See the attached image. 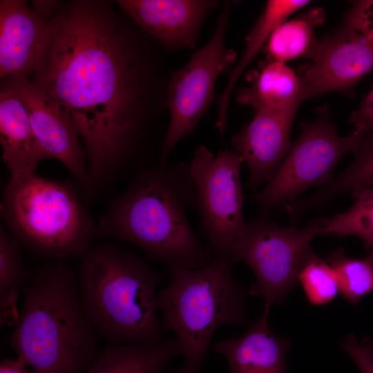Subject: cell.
Wrapping results in <instances>:
<instances>
[{"label": "cell", "mask_w": 373, "mask_h": 373, "mask_svg": "<svg viewBox=\"0 0 373 373\" xmlns=\"http://www.w3.org/2000/svg\"><path fill=\"white\" fill-rule=\"evenodd\" d=\"M232 267L228 259L215 258L201 268L172 269L158 291L162 323L173 332L184 358L173 373H200L216 330L245 322L247 293Z\"/></svg>", "instance_id": "5"}, {"label": "cell", "mask_w": 373, "mask_h": 373, "mask_svg": "<svg viewBox=\"0 0 373 373\" xmlns=\"http://www.w3.org/2000/svg\"><path fill=\"white\" fill-rule=\"evenodd\" d=\"M243 162L235 151H220L213 155L206 146H199L189 165L195 186L194 206L200 215V230L208 249L218 258L227 259L245 225L240 180Z\"/></svg>", "instance_id": "10"}, {"label": "cell", "mask_w": 373, "mask_h": 373, "mask_svg": "<svg viewBox=\"0 0 373 373\" xmlns=\"http://www.w3.org/2000/svg\"><path fill=\"white\" fill-rule=\"evenodd\" d=\"M0 86L14 93L23 103L33 132L49 158L59 161L80 187L92 191L86 155L70 117L41 88L28 77L10 76Z\"/></svg>", "instance_id": "11"}, {"label": "cell", "mask_w": 373, "mask_h": 373, "mask_svg": "<svg viewBox=\"0 0 373 373\" xmlns=\"http://www.w3.org/2000/svg\"><path fill=\"white\" fill-rule=\"evenodd\" d=\"M341 347L361 373H373V339L350 334L342 340Z\"/></svg>", "instance_id": "27"}, {"label": "cell", "mask_w": 373, "mask_h": 373, "mask_svg": "<svg viewBox=\"0 0 373 373\" xmlns=\"http://www.w3.org/2000/svg\"><path fill=\"white\" fill-rule=\"evenodd\" d=\"M344 24L373 40V0L354 3Z\"/></svg>", "instance_id": "28"}, {"label": "cell", "mask_w": 373, "mask_h": 373, "mask_svg": "<svg viewBox=\"0 0 373 373\" xmlns=\"http://www.w3.org/2000/svg\"><path fill=\"white\" fill-rule=\"evenodd\" d=\"M167 52L115 1L63 2L30 75L70 117L93 189L160 150L172 70Z\"/></svg>", "instance_id": "1"}, {"label": "cell", "mask_w": 373, "mask_h": 373, "mask_svg": "<svg viewBox=\"0 0 373 373\" xmlns=\"http://www.w3.org/2000/svg\"><path fill=\"white\" fill-rule=\"evenodd\" d=\"M19 240L0 226V321L1 325H15L19 313L17 303L19 291L28 280Z\"/></svg>", "instance_id": "22"}, {"label": "cell", "mask_w": 373, "mask_h": 373, "mask_svg": "<svg viewBox=\"0 0 373 373\" xmlns=\"http://www.w3.org/2000/svg\"><path fill=\"white\" fill-rule=\"evenodd\" d=\"M84 311L111 345L164 341L157 316L160 276L140 256L113 244L91 247L77 276Z\"/></svg>", "instance_id": "4"}, {"label": "cell", "mask_w": 373, "mask_h": 373, "mask_svg": "<svg viewBox=\"0 0 373 373\" xmlns=\"http://www.w3.org/2000/svg\"><path fill=\"white\" fill-rule=\"evenodd\" d=\"M230 10L231 3H225L209 41L192 54L184 66L171 71L167 91L169 119L160 164L167 162L175 146L197 126L213 101L218 78L236 61V53L225 41Z\"/></svg>", "instance_id": "9"}, {"label": "cell", "mask_w": 373, "mask_h": 373, "mask_svg": "<svg viewBox=\"0 0 373 373\" xmlns=\"http://www.w3.org/2000/svg\"><path fill=\"white\" fill-rule=\"evenodd\" d=\"M327 261L335 271L340 293L352 305L373 292V251L363 258L347 256L342 248L329 255Z\"/></svg>", "instance_id": "25"}, {"label": "cell", "mask_w": 373, "mask_h": 373, "mask_svg": "<svg viewBox=\"0 0 373 373\" xmlns=\"http://www.w3.org/2000/svg\"><path fill=\"white\" fill-rule=\"evenodd\" d=\"M298 283L308 301L314 305H324L340 293L336 274L327 261L314 253L302 268Z\"/></svg>", "instance_id": "26"}, {"label": "cell", "mask_w": 373, "mask_h": 373, "mask_svg": "<svg viewBox=\"0 0 373 373\" xmlns=\"http://www.w3.org/2000/svg\"><path fill=\"white\" fill-rule=\"evenodd\" d=\"M301 127L300 134L266 186L253 195L263 211L293 203L306 189L329 183L335 166L345 154L356 151L365 133L355 129L341 137L325 113Z\"/></svg>", "instance_id": "8"}, {"label": "cell", "mask_w": 373, "mask_h": 373, "mask_svg": "<svg viewBox=\"0 0 373 373\" xmlns=\"http://www.w3.org/2000/svg\"><path fill=\"white\" fill-rule=\"evenodd\" d=\"M180 354L175 338L155 345L110 344L86 373H163L170 360Z\"/></svg>", "instance_id": "19"}, {"label": "cell", "mask_w": 373, "mask_h": 373, "mask_svg": "<svg viewBox=\"0 0 373 373\" xmlns=\"http://www.w3.org/2000/svg\"><path fill=\"white\" fill-rule=\"evenodd\" d=\"M325 19L323 9L315 8L278 26L266 44L270 61L286 63L305 56L316 40V27L322 24Z\"/></svg>", "instance_id": "23"}, {"label": "cell", "mask_w": 373, "mask_h": 373, "mask_svg": "<svg viewBox=\"0 0 373 373\" xmlns=\"http://www.w3.org/2000/svg\"><path fill=\"white\" fill-rule=\"evenodd\" d=\"M354 202L346 211L321 220L320 235L355 236L373 251V187L351 193Z\"/></svg>", "instance_id": "24"}, {"label": "cell", "mask_w": 373, "mask_h": 373, "mask_svg": "<svg viewBox=\"0 0 373 373\" xmlns=\"http://www.w3.org/2000/svg\"><path fill=\"white\" fill-rule=\"evenodd\" d=\"M119 8L169 53L194 49L214 0H117Z\"/></svg>", "instance_id": "13"}, {"label": "cell", "mask_w": 373, "mask_h": 373, "mask_svg": "<svg viewBox=\"0 0 373 373\" xmlns=\"http://www.w3.org/2000/svg\"><path fill=\"white\" fill-rule=\"evenodd\" d=\"M10 337L31 373H86L99 354V333L86 315L77 276L62 260L30 273Z\"/></svg>", "instance_id": "3"}, {"label": "cell", "mask_w": 373, "mask_h": 373, "mask_svg": "<svg viewBox=\"0 0 373 373\" xmlns=\"http://www.w3.org/2000/svg\"><path fill=\"white\" fill-rule=\"evenodd\" d=\"M50 21L24 0L0 1V79L28 77L46 45Z\"/></svg>", "instance_id": "15"}, {"label": "cell", "mask_w": 373, "mask_h": 373, "mask_svg": "<svg viewBox=\"0 0 373 373\" xmlns=\"http://www.w3.org/2000/svg\"><path fill=\"white\" fill-rule=\"evenodd\" d=\"M0 373H31L28 367L19 358H6L0 363Z\"/></svg>", "instance_id": "31"}, {"label": "cell", "mask_w": 373, "mask_h": 373, "mask_svg": "<svg viewBox=\"0 0 373 373\" xmlns=\"http://www.w3.org/2000/svg\"><path fill=\"white\" fill-rule=\"evenodd\" d=\"M237 100L254 113L300 104L298 75L286 63L270 61L258 73L249 86L238 90Z\"/></svg>", "instance_id": "20"}, {"label": "cell", "mask_w": 373, "mask_h": 373, "mask_svg": "<svg viewBox=\"0 0 373 373\" xmlns=\"http://www.w3.org/2000/svg\"><path fill=\"white\" fill-rule=\"evenodd\" d=\"M298 75L302 101L347 89L373 70V40L346 25L315 40Z\"/></svg>", "instance_id": "12"}, {"label": "cell", "mask_w": 373, "mask_h": 373, "mask_svg": "<svg viewBox=\"0 0 373 373\" xmlns=\"http://www.w3.org/2000/svg\"><path fill=\"white\" fill-rule=\"evenodd\" d=\"M0 144L9 180L36 173L39 163L49 157L39 144L21 101L0 86Z\"/></svg>", "instance_id": "17"}, {"label": "cell", "mask_w": 373, "mask_h": 373, "mask_svg": "<svg viewBox=\"0 0 373 373\" xmlns=\"http://www.w3.org/2000/svg\"><path fill=\"white\" fill-rule=\"evenodd\" d=\"M354 155V162L342 173L309 197L294 202V213L299 216L309 209L323 205L344 193L373 187V130L364 133Z\"/></svg>", "instance_id": "21"}, {"label": "cell", "mask_w": 373, "mask_h": 373, "mask_svg": "<svg viewBox=\"0 0 373 373\" xmlns=\"http://www.w3.org/2000/svg\"><path fill=\"white\" fill-rule=\"evenodd\" d=\"M61 3V1L34 0L31 1V7L42 18L51 21Z\"/></svg>", "instance_id": "30"}, {"label": "cell", "mask_w": 373, "mask_h": 373, "mask_svg": "<svg viewBox=\"0 0 373 373\" xmlns=\"http://www.w3.org/2000/svg\"><path fill=\"white\" fill-rule=\"evenodd\" d=\"M350 122L355 129H360L364 133L373 130V88L353 112Z\"/></svg>", "instance_id": "29"}, {"label": "cell", "mask_w": 373, "mask_h": 373, "mask_svg": "<svg viewBox=\"0 0 373 373\" xmlns=\"http://www.w3.org/2000/svg\"><path fill=\"white\" fill-rule=\"evenodd\" d=\"M309 3V1L307 0H269L266 3L262 12L246 37L243 53L230 73L228 82L219 98L218 119L215 126L221 137L226 132L230 99L240 76L267 44L275 28Z\"/></svg>", "instance_id": "18"}, {"label": "cell", "mask_w": 373, "mask_h": 373, "mask_svg": "<svg viewBox=\"0 0 373 373\" xmlns=\"http://www.w3.org/2000/svg\"><path fill=\"white\" fill-rule=\"evenodd\" d=\"M321 220L303 227H281L262 211L247 223L236 239L227 259L244 262L256 281L249 294L262 298L263 312L283 300L298 283L300 272L314 254L311 242L320 235Z\"/></svg>", "instance_id": "7"}, {"label": "cell", "mask_w": 373, "mask_h": 373, "mask_svg": "<svg viewBox=\"0 0 373 373\" xmlns=\"http://www.w3.org/2000/svg\"><path fill=\"white\" fill-rule=\"evenodd\" d=\"M1 211L22 246L50 260L82 257L96 236V224L78 189L36 173L8 180Z\"/></svg>", "instance_id": "6"}, {"label": "cell", "mask_w": 373, "mask_h": 373, "mask_svg": "<svg viewBox=\"0 0 373 373\" xmlns=\"http://www.w3.org/2000/svg\"><path fill=\"white\" fill-rule=\"evenodd\" d=\"M299 104L255 113L231 138L236 152L249 169L247 186L269 182L291 149L290 131Z\"/></svg>", "instance_id": "14"}, {"label": "cell", "mask_w": 373, "mask_h": 373, "mask_svg": "<svg viewBox=\"0 0 373 373\" xmlns=\"http://www.w3.org/2000/svg\"><path fill=\"white\" fill-rule=\"evenodd\" d=\"M263 312L242 336L223 340L214 350L227 361L230 373H286L290 341L276 335Z\"/></svg>", "instance_id": "16"}, {"label": "cell", "mask_w": 373, "mask_h": 373, "mask_svg": "<svg viewBox=\"0 0 373 373\" xmlns=\"http://www.w3.org/2000/svg\"><path fill=\"white\" fill-rule=\"evenodd\" d=\"M195 186L189 165L157 163L139 171L96 224V236L134 244L171 270L201 268L214 258L186 216Z\"/></svg>", "instance_id": "2"}]
</instances>
